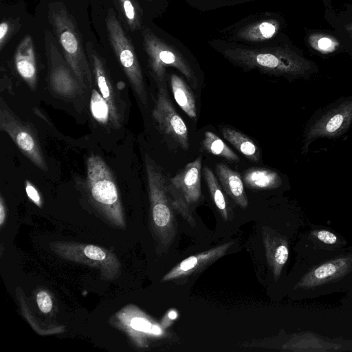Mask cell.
Listing matches in <instances>:
<instances>
[{
	"mask_svg": "<svg viewBox=\"0 0 352 352\" xmlns=\"http://www.w3.org/2000/svg\"><path fill=\"white\" fill-rule=\"evenodd\" d=\"M305 268L292 290L300 299H311L352 289V248L327 256L305 258Z\"/></svg>",
	"mask_w": 352,
	"mask_h": 352,
	"instance_id": "obj_1",
	"label": "cell"
},
{
	"mask_svg": "<svg viewBox=\"0 0 352 352\" xmlns=\"http://www.w3.org/2000/svg\"><path fill=\"white\" fill-rule=\"evenodd\" d=\"M223 54L238 65L277 76L300 77L312 68L302 56L282 47L228 48Z\"/></svg>",
	"mask_w": 352,
	"mask_h": 352,
	"instance_id": "obj_2",
	"label": "cell"
},
{
	"mask_svg": "<svg viewBox=\"0 0 352 352\" xmlns=\"http://www.w3.org/2000/svg\"><path fill=\"white\" fill-rule=\"evenodd\" d=\"M48 19L62 54L75 76L83 88H91L92 72L74 17L63 3L53 2L48 6Z\"/></svg>",
	"mask_w": 352,
	"mask_h": 352,
	"instance_id": "obj_3",
	"label": "cell"
},
{
	"mask_svg": "<svg viewBox=\"0 0 352 352\" xmlns=\"http://www.w3.org/2000/svg\"><path fill=\"white\" fill-rule=\"evenodd\" d=\"M86 186L94 207L117 226H124L122 202L116 180L105 161L93 155L87 160Z\"/></svg>",
	"mask_w": 352,
	"mask_h": 352,
	"instance_id": "obj_4",
	"label": "cell"
},
{
	"mask_svg": "<svg viewBox=\"0 0 352 352\" xmlns=\"http://www.w3.org/2000/svg\"><path fill=\"white\" fill-rule=\"evenodd\" d=\"M149 199L151 211V226L157 241L164 249L173 243L177 233V223L167 189V181L148 156H145Z\"/></svg>",
	"mask_w": 352,
	"mask_h": 352,
	"instance_id": "obj_5",
	"label": "cell"
},
{
	"mask_svg": "<svg viewBox=\"0 0 352 352\" xmlns=\"http://www.w3.org/2000/svg\"><path fill=\"white\" fill-rule=\"evenodd\" d=\"M142 35L148 65L158 85L164 84L166 69L173 67L184 76L192 87H197V78L191 65L177 48L148 28H144Z\"/></svg>",
	"mask_w": 352,
	"mask_h": 352,
	"instance_id": "obj_6",
	"label": "cell"
},
{
	"mask_svg": "<svg viewBox=\"0 0 352 352\" xmlns=\"http://www.w3.org/2000/svg\"><path fill=\"white\" fill-rule=\"evenodd\" d=\"M106 27L109 41L120 65L139 100L143 104H146L147 94L138 58L113 8H109L107 12Z\"/></svg>",
	"mask_w": 352,
	"mask_h": 352,
	"instance_id": "obj_7",
	"label": "cell"
},
{
	"mask_svg": "<svg viewBox=\"0 0 352 352\" xmlns=\"http://www.w3.org/2000/svg\"><path fill=\"white\" fill-rule=\"evenodd\" d=\"M0 129L6 133L20 151L43 171L48 168L33 126L20 119L4 100L0 101Z\"/></svg>",
	"mask_w": 352,
	"mask_h": 352,
	"instance_id": "obj_8",
	"label": "cell"
},
{
	"mask_svg": "<svg viewBox=\"0 0 352 352\" xmlns=\"http://www.w3.org/2000/svg\"><path fill=\"white\" fill-rule=\"evenodd\" d=\"M51 249L62 258L99 268L107 278H113L120 270V264L111 252L94 245L58 242Z\"/></svg>",
	"mask_w": 352,
	"mask_h": 352,
	"instance_id": "obj_9",
	"label": "cell"
},
{
	"mask_svg": "<svg viewBox=\"0 0 352 352\" xmlns=\"http://www.w3.org/2000/svg\"><path fill=\"white\" fill-rule=\"evenodd\" d=\"M352 122V96L327 107L306 128L305 146L320 137H336L344 133Z\"/></svg>",
	"mask_w": 352,
	"mask_h": 352,
	"instance_id": "obj_10",
	"label": "cell"
},
{
	"mask_svg": "<svg viewBox=\"0 0 352 352\" xmlns=\"http://www.w3.org/2000/svg\"><path fill=\"white\" fill-rule=\"evenodd\" d=\"M56 41L52 32H45L44 45L50 85L57 94L71 97L76 95L82 87L60 52Z\"/></svg>",
	"mask_w": 352,
	"mask_h": 352,
	"instance_id": "obj_11",
	"label": "cell"
},
{
	"mask_svg": "<svg viewBox=\"0 0 352 352\" xmlns=\"http://www.w3.org/2000/svg\"><path fill=\"white\" fill-rule=\"evenodd\" d=\"M158 92L152 116L161 131L173 139L183 149L189 148L186 123L173 105L164 84L158 85Z\"/></svg>",
	"mask_w": 352,
	"mask_h": 352,
	"instance_id": "obj_12",
	"label": "cell"
},
{
	"mask_svg": "<svg viewBox=\"0 0 352 352\" xmlns=\"http://www.w3.org/2000/svg\"><path fill=\"white\" fill-rule=\"evenodd\" d=\"M85 50L93 74V78L99 89V91L109 105L112 125L118 127L122 120V109L120 98L113 86L111 76L105 62L98 53L91 41L85 44Z\"/></svg>",
	"mask_w": 352,
	"mask_h": 352,
	"instance_id": "obj_13",
	"label": "cell"
},
{
	"mask_svg": "<svg viewBox=\"0 0 352 352\" xmlns=\"http://www.w3.org/2000/svg\"><path fill=\"white\" fill-rule=\"evenodd\" d=\"M118 318L139 347H147L149 339L162 337L164 334L162 326L135 306L123 309L118 314Z\"/></svg>",
	"mask_w": 352,
	"mask_h": 352,
	"instance_id": "obj_14",
	"label": "cell"
},
{
	"mask_svg": "<svg viewBox=\"0 0 352 352\" xmlns=\"http://www.w3.org/2000/svg\"><path fill=\"white\" fill-rule=\"evenodd\" d=\"M232 245V241L226 242L184 259L166 273L162 277V281L182 280L200 273L224 256Z\"/></svg>",
	"mask_w": 352,
	"mask_h": 352,
	"instance_id": "obj_15",
	"label": "cell"
},
{
	"mask_svg": "<svg viewBox=\"0 0 352 352\" xmlns=\"http://www.w3.org/2000/svg\"><path fill=\"white\" fill-rule=\"evenodd\" d=\"M305 241V258L333 255L345 249L347 244L342 236L321 226H312Z\"/></svg>",
	"mask_w": 352,
	"mask_h": 352,
	"instance_id": "obj_16",
	"label": "cell"
},
{
	"mask_svg": "<svg viewBox=\"0 0 352 352\" xmlns=\"http://www.w3.org/2000/svg\"><path fill=\"white\" fill-rule=\"evenodd\" d=\"M261 233L266 260L274 280L277 281L289 258V243L286 236L270 227H263Z\"/></svg>",
	"mask_w": 352,
	"mask_h": 352,
	"instance_id": "obj_17",
	"label": "cell"
},
{
	"mask_svg": "<svg viewBox=\"0 0 352 352\" xmlns=\"http://www.w3.org/2000/svg\"><path fill=\"white\" fill-rule=\"evenodd\" d=\"M201 164L202 157L199 156L170 179L190 206L197 203L201 197Z\"/></svg>",
	"mask_w": 352,
	"mask_h": 352,
	"instance_id": "obj_18",
	"label": "cell"
},
{
	"mask_svg": "<svg viewBox=\"0 0 352 352\" xmlns=\"http://www.w3.org/2000/svg\"><path fill=\"white\" fill-rule=\"evenodd\" d=\"M14 64L20 77L34 90L38 72L34 43L30 35L24 36L18 45L14 55Z\"/></svg>",
	"mask_w": 352,
	"mask_h": 352,
	"instance_id": "obj_19",
	"label": "cell"
},
{
	"mask_svg": "<svg viewBox=\"0 0 352 352\" xmlns=\"http://www.w3.org/2000/svg\"><path fill=\"white\" fill-rule=\"evenodd\" d=\"M343 345L327 340L320 335L305 331L294 334L283 345L282 349L292 351H338Z\"/></svg>",
	"mask_w": 352,
	"mask_h": 352,
	"instance_id": "obj_20",
	"label": "cell"
},
{
	"mask_svg": "<svg viewBox=\"0 0 352 352\" xmlns=\"http://www.w3.org/2000/svg\"><path fill=\"white\" fill-rule=\"evenodd\" d=\"M215 170L226 194L240 207L246 208L248 201L240 173L222 163L216 165Z\"/></svg>",
	"mask_w": 352,
	"mask_h": 352,
	"instance_id": "obj_21",
	"label": "cell"
},
{
	"mask_svg": "<svg viewBox=\"0 0 352 352\" xmlns=\"http://www.w3.org/2000/svg\"><path fill=\"white\" fill-rule=\"evenodd\" d=\"M242 179L249 188L254 190L274 189L282 184L278 173L263 167H253L246 170Z\"/></svg>",
	"mask_w": 352,
	"mask_h": 352,
	"instance_id": "obj_22",
	"label": "cell"
},
{
	"mask_svg": "<svg viewBox=\"0 0 352 352\" xmlns=\"http://www.w3.org/2000/svg\"><path fill=\"white\" fill-rule=\"evenodd\" d=\"M174 98L186 114L192 120L197 119L196 100L190 87L179 76L173 74L170 78Z\"/></svg>",
	"mask_w": 352,
	"mask_h": 352,
	"instance_id": "obj_23",
	"label": "cell"
},
{
	"mask_svg": "<svg viewBox=\"0 0 352 352\" xmlns=\"http://www.w3.org/2000/svg\"><path fill=\"white\" fill-rule=\"evenodd\" d=\"M279 23L274 19H267L248 25L237 33L243 41L260 42L272 38L278 32Z\"/></svg>",
	"mask_w": 352,
	"mask_h": 352,
	"instance_id": "obj_24",
	"label": "cell"
},
{
	"mask_svg": "<svg viewBox=\"0 0 352 352\" xmlns=\"http://www.w3.org/2000/svg\"><path fill=\"white\" fill-rule=\"evenodd\" d=\"M221 133L223 138L248 159L254 162L260 160L258 147L246 135L230 127H223Z\"/></svg>",
	"mask_w": 352,
	"mask_h": 352,
	"instance_id": "obj_25",
	"label": "cell"
},
{
	"mask_svg": "<svg viewBox=\"0 0 352 352\" xmlns=\"http://www.w3.org/2000/svg\"><path fill=\"white\" fill-rule=\"evenodd\" d=\"M203 171L210 196L222 219L226 221L229 219L230 209L218 180L214 173L208 166H204Z\"/></svg>",
	"mask_w": 352,
	"mask_h": 352,
	"instance_id": "obj_26",
	"label": "cell"
},
{
	"mask_svg": "<svg viewBox=\"0 0 352 352\" xmlns=\"http://www.w3.org/2000/svg\"><path fill=\"white\" fill-rule=\"evenodd\" d=\"M128 28L136 31L142 28V12L137 0H113Z\"/></svg>",
	"mask_w": 352,
	"mask_h": 352,
	"instance_id": "obj_27",
	"label": "cell"
},
{
	"mask_svg": "<svg viewBox=\"0 0 352 352\" xmlns=\"http://www.w3.org/2000/svg\"><path fill=\"white\" fill-rule=\"evenodd\" d=\"M203 147L209 153L223 157L228 161L238 162L239 156L215 133L206 131L202 142Z\"/></svg>",
	"mask_w": 352,
	"mask_h": 352,
	"instance_id": "obj_28",
	"label": "cell"
},
{
	"mask_svg": "<svg viewBox=\"0 0 352 352\" xmlns=\"http://www.w3.org/2000/svg\"><path fill=\"white\" fill-rule=\"evenodd\" d=\"M90 110L94 119L102 125L111 124L112 116L109 104L102 96L100 91L94 88L90 99Z\"/></svg>",
	"mask_w": 352,
	"mask_h": 352,
	"instance_id": "obj_29",
	"label": "cell"
},
{
	"mask_svg": "<svg viewBox=\"0 0 352 352\" xmlns=\"http://www.w3.org/2000/svg\"><path fill=\"white\" fill-rule=\"evenodd\" d=\"M167 189L174 210L180 214L190 226L195 227L196 221L190 208V205L170 181L169 182H167Z\"/></svg>",
	"mask_w": 352,
	"mask_h": 352,
	"instance_id": "obj_30",
	"label": "cell"
},
{
	"mask_svg": "<svg viewBox=\"0 0 352 352\" xmlns=\"http://www.w3.org/2000/svg\"><path fill=\"white\" fill-rule=\"evenodd\" d=\"M36 302L39 309L44 314L50 313L52 308V300L45 291H41L36 295Z\"/></svg>",
	"mask_w": 352,
	"mask_h": 352,
	"instance_id": "obj_31",
	"label": "cell"
},
{
	"mask_svg": "<svg viewBox=\"0 0 352 352\" xmlns=\"http://www.w3.org/2000/svg\"><path fill=\"white\" fill-rule=\"evenodd\" d=\"M25 187L28 197L38 206L42 204L41 196L35 186L28 180H25Z\"/></svg>",
	"mask_w": 352,
	"mask_h": 352,
	"instance_id": "obj_32",
	"label": "cell"
},
{
	"mask_svg": "<svg viewBox=\"0 0 352 352\" xmlns=\"http://www.w3.org/2000/svg\"><path fill=\"white\" fill-rule=\"evenodd\" d=\"M11 24L7 21H1L0 24V49L2 50L3 47L7 42L8 37L12 33L10 29Z\"/></svg>",
	"mask_w": 352,
	"mask_h": 352,
	"instance_id": "obj_33",
	"label": "cell"
},
{
	"mask_svg": "<svg viewBox=\"0 0 352 352\" xmlns=\"http://www.w3.org/2000/svg\"><path fill=\"white\" fill-rule=\"evenodd\" d=\"M317 47L323 52H330L335 49V43L330 38L322 36L318 39Z\"/></svg>",
	"mask_w": 352,
	"mask_h": 352,
	"instance_id": "obj_34",
	"label": "cell"
},
{
	"mask_svg": "<svg viewBox=\"0 0 352 352\" xmlns=\"http://www.w3.org/2000/svg\"><path fill=\"white\" fill-rule=\"evenodd\" d=\"M6 217V210L4 199L0 197V225L2 226Z\"/></svg>",
	"mask_w": 352,
	"mask_h": 352,
	"instance_id": "obj_35",
	"label": "cell"
},
{
	"mask_svg": "<svg viewBox=\"0 0 352 352\" xmlns=\"http://www.w3.org/2000/svg\"><path fill=\"white\" fill-rule=\"evenodd\" d=\"M342 304L348 307H352V289L346 293L345 298L342 300Z\"/></svg>",
	"mask_w": 352,
	"mask_h": 352,
	"instance_id": "obj_36",
	"label": "cell"
},
{
	"mask_svg": "<svg viewBox=\"0 0 352 352\" xmlns=\"http://www.w3.org/2000/svg\"><path fill=\"white\" fill-rule=\"evenodd\" d=\"M344 27H346L344 28L346 30H342V32H346L344 34H346V38L350 39L352 42V23H349L346 25H344Z\"/></svg>",
	"mask_w": 352,
	"mask_h": 352,
	"instance_id": "obj_37",
	"label": "cell"
},
{
	"mask_svg": "<svg viewBox=\"0 0 352 352\" xmlns=\"http://www.w3.org/2000/svg\"><path fill=\"white\" fill-rule=\"evenodd\" d=\"M148 1H151V0H148Z\"/></svg>",
	"mask_w": 352,
	"mask_h": 352,
	"instance_id": "obj_38",
	"label": "cell"
},
{
	"mask_svg": "<svg viewBox=\"0 0 352 352\" xmlns=\"http://www.w3.org/2000/svg\"><path fill=\"white\" fill-rule=\"evenodd\" d=\"M352 16V15H351ZM352 18V16H351Z\"/></svg>",
	"mask_w": 352,
	"mask_h": 352,
	"instance_id": "obj_39",
	"label": "cell"
}]
</instances>
